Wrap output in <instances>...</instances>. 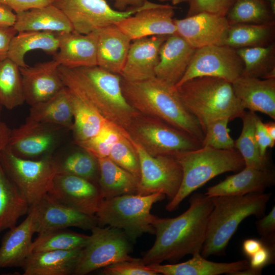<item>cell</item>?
Segmentation results:
<instances>
[{
    "label": "cell",
    "instance_id": "cell-47",
    "mask_svg": "<svg viewBox=\"0 0 275 275\" xmlns=\"http://www.w3.org/2000/svg\"><path fill=\"white\" fill-rule=\"evenodd\" d=\"M274 245L264 242L263 246L249 258L248 267L244 270L236 272L235 275L261 274L262 269L266 265L273 263Z\"/></svg>",
    "mask_w": 275,
    "mask_h": 275
},
{
    "label": "cell",
    "instance_id": "cell-44",
    "mask_svg": "<svg viewBox=\"0 0 275 275\" xmlns=\"http://www.w3.org/2000/svg\"><path fill=\"white\" fill-rule=\"evenodd\" d=\"M228 118H221L207 123L204 128L202 146L217 149L230 150L235 148L234 141L230 135Z\"/></svg>",
    "mask_w": 275,
    "mask_h": 275
},
{
    "label": "cell",
    "instance_id": "cell-48",
    "mask_svg": "<svg viewBox=\"0 0 275 275\" xmlns=\"http://www.w3.org/2000/svg\"><path fill=\"white\" fill-rule=\"evenodd\" d=\"M257 230L265 243L274 245L275 242V207L270 212L256 223Z\"/></svg>",
    "mask_w": 275,
    "mask_h": 275
},
{
    "label": "cell",
    "instance_id": "cell-18",
    "mask_svg": "<svg viewBox=\"0 0 275 275\" xmlns=\"http://www.w3.org/2000/svg\"><path fill=\"white\" fill-rule=\"evenodd\" d=\"M62 128L26 120L11 130L7 146L19 157L33 159L49 154L57 139V131Z\"/></svg>",
    "mask_w": 275,
    "mask_h": 275
},
{
    "label": "cell",
    "instance_id": "cell-29",
    "mask_svg": "<svg viewBox=\"0 0 275 275\" xmlns=\"http://www.w3.org/2000/svg\"><path fill=\"white\" fill-rule=\"evenodd\" d=\"M14 27L18 32L43 31L56 33L73 31L64 13L52 4L16 14Z\"/></svg>",
    "mask_w": 275,
    "mask_h": 275
},
{
    "label": "cell",
    "instance_id": "cell-53",
    "mask_svg": "<svg viewBox=\"0 0 275 275\" xmlns=\"http://www.w3.org/2000/svg\"><path fill=\"white\" fill-rule=\"evenodd\" d=\"M16 14L7 6L0 4V26H13Z\"/></svg>",
    "mask_w": 275,
    "mask_h": 275
},
{
    "label": "cell",
    "instance_id": "cell-1",
    "mask_svg": "<svg viewBox=\"0 0 275 275\" xmlns=\"http://www.w3.org/2000/svg\"><path fill=\"white\" fill-rule=\"evenodd\" d=\"M189 201L188 209L177 217L157 216L153 224L155 241L141 259L145 265L176 261L187 255L201 254L213 205L211 198L205 194L195 193Z\"/></svg>",
    "mask_w": 275,
    "mask_h": 275
},
{
    "label": "cell",
    "instance_id": "cell-54",
    "mask_svg": "<svg viewBox=\"0 0 275 275\" xmlns=\"http://www.w3.org/2000/svg\"><path fill=\"white\" fill-rule=\"evenodd\" d=\"M114 6L118 11H123L127 10L128 7L131 8L142 6L147 0H113Z\"/></svg>",
    "mask_w": 275,
    "mask_h": 275
},
{
    "label": "cell",
    "instance_id": "cell-56",
    "mask_svg": "<svg viewBox=\"0 0 275 275\" xmlns=\"http://www.w3.org/2000/svg\"><path fill=\"white\" fill-rule=\"evenodd\" d=\"M267 133L269 136L275 141V123L274 122H268L264 123Z\"/></svg>",
    "mask_w": 275,
    "mask_h": 275
},
{
    "label": "cell",
    "instance_id": "cell-40",
    "mask_svg": "<svg viewBox=\"0 0 275 275\" xmlns=\"http://www.w3.org/2000/svg\"><path fill=\"white\" fill-rule=\"evenodd\" d=\"M90 236L63 229L39 234L33 241L30 254L47 251H69L82 249Z\"/></svg>",
    "mask_w": 275,
    "mask_h": 275
},
{
    "label": "cell",
    "instance_id": "cell-41",
    "mask_svg": "<svg viewBox=\"0 0 275 275\" xmlns=\"http://www.w3.org/2000/svg\"><path fill=\"white\" fill-rule=\"evenodd\" d=\"M56 158L58 174L78 176L98 184L99 167L97 160L86 151L72 153L62 159Z\"/></svg>",
    "mask_w": 275,
    "mask_h": 275
},
{
    "label": "cell",
    "instance_id": "cell-39",
    "mask_svg": "<svg viewBox=\"0 0 275 275\" xmlns=\"http://www.w3.org/2000/svg\"><path fill=\"white\" fill-rule=\"evenodd\" d=\"M264 0H235L226 17L230 24H262L274 21Z\"/></svg>",
    "mask_w": 275,
    "mask_h": 275
},
{
    "label": "cell",
    "instance_id": "cell-17",
    "mask_svg": "<svg viewBox=\"0 0 275 275\" xmlns=\"http://www.w3.org/2000/svg\"><path fill=\"white\" fill-rule=\"evenodd\" d=\"M174 21L176 34L195 49L224 45L230 26L226 16L205 12Z\"/></svg>",
    "mask_w": 275,
    "mask_h": 275
},
{
    "label": "cell",
    "instance_id": "cell-7",
    "mask_svg": "<svg viewBox=\"0 0 275 275\" xmlns=\"http://www.w3.org/2000/svg\"><path fill=\"white\" fill-rule=\"evenodd\" d=\"M166 197L156 193L124 195L103 200L95 214L97 226L108 225L121 229L132 243L144 234H154L153 224L157 216L151 213V209Z\"/></svg>",
    "mask_w": 275,
    "mask_h": 275
},
{
    "label": "cell",
    "instance_id": "cell-30",
    "mask_svg": "<svg viewBox=\"0 0 275 275\" xmlns=\"http://www.w3.org/2000/svg\"><path fill=\"white\" fill-rule=\"evenodd\" d=\"M26 120L72 130L73 109L68 89L65 87L49 99L31 106Z\"/></svg>",
    "mask_w": 275,
    "mask_h": 275
},
{
    "label": "cell",
    "instance_id": "cell-24",
    "mask_svg": "<svg viewBox=\"0 0 275 275\" xmlns=\"http://www.w3.org/2000/svg\"><path fill=\"white\" fill-rule=\"evenodd\" d=\"M274 183V172L269 168L258 170L244 167L239 172L208 187L205 194L209 197H213L261 193Z\"/></svg>",
    "mask_w": 275,
    "mask_h": 275
},
{
    "label": "cell",
    "instance_id": "cell-49",
    "mask_svg": "<svg viewBox=\"0 0 275 275\" xmlns=\"http://www.w3.org/2000/svg\"><path fill=\"white\" fill-rule=\"evenodd\" d=\"M54 0H0V4L10 8L15 13L33 8H40L52 4Z\"/></svg>",
    "mask_w": 275,
    "mask_h": 275
},
{
    "label": "cell",
    "instance_id": "cell-27",
    "mask_svg": "<svg viewBox=\"0 0 275 275\" xmlns=\"http://www.w3.org/2000/svg\"><path fill=\"white\" fill-rule=\"evenodd\" d=\"M36 228L32 212L18 226L10 229L0 245V267L21 266L30 254L32 237Z\"/></svg>",
    "mask_w": 275,
    "mask_h": 275
},
{
    "label": "cell",
    "instance_id": "cell-14",
    "mask_svg": "<svg viewBox=\"0 0 275 275\" xmlns=\"http://www.w3.org/2000/svg\"><path fill=\"white\" fill-rule=\"evenodd\" d=\"M29 210L33 215L36 233L39 234L71 227L91 230L97 226L95 215L76 210L48 194L30 206Z\"/></svg>",
    "mask_w": 275,
    "mask_h": 275
},
{
    "label": "cell",
    "instance_id": "cell-28",
    "mask_svg": "<svg viewBox=\"0 0 275 275\" xmlns=\"http://www.w3.org/2000/svg\"><path fill=\"white\" fill-rule=\"evenodd\" d=\"M191 259L181 263L161 265H147L157 274L164 275H219L234 274L249 266V261L242 260L230 263H219L206 260L201 254L192 256Z\"/></svg>",
    "mask_w": 275,
    "mask_h": 275
},
{
    "label": "cell",
    "instance_id": "cell-10",
    "mask_svg": "<svg viewBox=\"0 0 275 275\" xmlns=\"http://www.w3.org/2000/svg\"><path fill=\"white\" fill-rule=\"evenodd\" d=\"M91 231L74 274L85 275L117 262L135 259L129 255L132 251V242L122 230L96 226Z\"/></svg>",
    "mask_w": 275,
    "mask_h": 275
},
{
    "label": "cell",
    "instance_id": "cell-19",
    "mask_svg": "<svg viewBox=\"0 0 275 275\" xmlns=\"http://www.w3.org/2000/svg\"><path fill=\"white\" fill-rule=\"evenodd\" d=\"M59 66L52 60L19 67L25 102L32 106L46 101L65 88Z\"/></svg>",
    "mask_w": 275,
    "mask_h": 275
},
{
    "label": "cell",
    "instance_id": "cell-38",
    "mask_svg": "<svg viewBox=\"0 0 275 275\" xmlns=\"http://www.w3.org/2000/svg\"><path fill=\"white\" fill-rule=\"evenodd\" d=\"M24 102L19 67L7 58L0 61V104L12 109Z\"/></svg>",
    "mask_w": 275,
    "mask_h": 275
},
{
    "label": "cell",
    "instance_id": "cell-4",
    "mask_svg": "<svg viewBox=\"0 0 275 275\" xmlns=\"http://www.w3.org/2000/svg\"><path fill=\"white\" fill-rule=\"evenodd\" d=\"M270 197V194L261 193L210 197L213 207L201 255L206 258L224 254L241 222L251 215L263 216Z\"/></svg>",
    "mask_w": 275,
    "mask_h": 275
},
{
    "label": "cell",
    "instance_id": "cell-45",
    "mask_svg": "<svg viewBox=\"0 0 275 275\" xmlns=\"http://www.w3.org/2000/svg\"><path fill=\"white\" fill-rule=\"evenodd\" d=\"M105 275H156L155 271L145 265L141 259L117 262L101 268Z\"/></svg>",
    "mask_w": 275,
    "mask_h": 275
},
{
    "label": "cell",
    "instance_id": "cell-6",
    "mask_svg": "<svg viewBox=\"0 0 275 275\" xmlns=\"http://www.w3.org/2000/svg\"><path fill=\"white\" fill-rule=\"evenodd\" d=\"M182 170V179L176 196L166 206L169 211L176 209L181 202L210 180L223 173L240 171L244 160L236 149H217L202 146L174 156Z\"/></svg>",
    "mask_w": 275,
    "mask_h": 275
},
{
    "label": "cell",
    "instance_id": "cell-57",
    "mask_svg": "<svg viewBox=\"0 0 275 275\" xmlns=\"http://www.w3.org/2000/svg\"><path fill=\"white\" fill-rule=\"evenodd\" d=\"M269 5L272 12L275 15V0H264Z\"/></svg>",
    "mask_w": 275,
    "mask_h": 275
},
{
    "label": "cell",
    "instance_id": "cell-5",
    "mask_svg": "<svg viewBox=\"0 0 275 275\" xmlns=\"http://www.w3.org/2000/svg\"><path fill=\"white\" fill-rule=\"evenodd\" d=\"M175 88L182 104L198 120L203 131L206 125L213 120L226 117L231 121L241 118L245 111L232 83L221 78L196 77Z\"/></svg>",
    "mask_w": 275,
    "mask_h": 275
},
{
    "label": "cell",
    "instance_id": "cell-20",
    "mask_svg": "<svg viewBox=\"0 0 275 275\" xmlns=\"http://www.w3.org/2000/svg\"><path fill=\"white\" fill-rule=\"evenodd\" d=\"M168 36H153L131 41L121 74L122 78L138 81L155 76L159 50Z\"/></svg>",
    "mask_w": 275,
    "mask_h": 275
},
{
    "label": "cell",
    "instance_id": "cell-51",
    "mask_svg": "<svg viewBox=\"0 0 275 275\" xmlns=\"http://www.w3.org/2000/svg\"><path fill=\"white\" fill-rule=\"evenodd\" d=\"M17 33L14 26H0V61L8 58L11 42Z\"/></svg>",
    "mask_w": 275,
    "mask_h": 275
},
{
    "label": "cell",
    "instance_id": "cell-55",
    "mask_svg": "<svg viewBox=\"0 0 275 275\" xmlns=\"http://www.w3.org/2000/svg\"><path fill=\"white\" fill-rule=\"evenodd\" d=\"M11 129L4 122L0 123V153L7 146Z\"/></svg>",
    "mask_w": 275,
    "mask_h": 275
},
{
    "label": "cell",
    "instance_id": "cell-59",
    "mask_svg": "<svg viewBox=\"0 0 275 275\" xmlns=\"http://www.w3.org/2000/svg\"><path fill=\"white\" fill-rule=\"evenodd\" d=\"M2 105L0 104V123L2 122L1 121V113H2Z\"/></svg>",
    "mask_w": 275,
    "mask_h": 275
},
{
    "label": "cell",
    "instance_id": "cell-23",
    "mask_svg": "<svg viewBox=\"0 0 275 275\" xmlns=\"http://www.w3.org/2000/svg\"><path fill=\"white\" fill-rule=\"evenodd\" d=\"M59 49L53 60L68 68L97 65V33H59Z\"/></svg>",
    "mask_w": 275,
    "mask_h": 275
},
{
    "label": "cell",
    "instance_id": "cell-9",
    "mask_svg": "<svg viewBox=\"0 0 275 275\" xmlns=\"http://www.w3.org/2000/svg\"><path fill=\"white\" fill-rule=\"evenodd\" d=\"M131 140L153 156H174L180 152L197 149L202 143L164 121L139 114L127 130Z\"/></svg>",
    "mask_w": 275,
    "mask_h": 275
},
{
    "label": "cell",
    "instance_id": "cell-34",
    "mask_svg": "<svg viewBox=\"0 0 275 275\" xmlns=\"http://www.w3.org/2000/svg\"><path fill=\"white\" fill-rule=\"evenodd\" d=\"M68 90L71 98L73 116L71 130L76 144L95 136L107 121L86 99L75 91Z\"/></svg>",
    "mask_w": 275,
    "mask_h": 275
},
{
    "label": "cell",
    "instance_id": "cell-50",
    "mask_svg": "<svg viewBox=\"0 0 275 275\" xmlns=\"http://www.w3.org/2000/svg\"><path fill=\"white\" fill-rule=\"evenodd\" d=\"M255 137L261 155L263 157L267 158V149L273 148L275 145V141L268 134L264 123L258 116L255 123Z\"/></svg>",
    "mask_w": 275,
    "mask_h": 275
},
{
    "label": "cell",
    "instance_id": "cell-8",
    "mask_svg": "<svg viewBox=\"0 0 275 275\" xmlns=\"http://www.w3.org/2000/svg\"><path fill=\"white\" fill-rule=\"evenodd\" d=\"M0 163L30 207L48 193L58 174L56 158L51 154L36 160L24 158L16 155L8 146L0 153Z\"/></svg>",
    "mask_w": 275,
    "mask_h": 275
},
{
    "label": "cell",
    "instance_id": "cell-35",
    "mask_svg": "<svg viewBox=\"0 0 275 275\" xmlns=\"http://www.w3.org/2000/svg\"><path fill=\"white\" fill-rule=\"evenodd\" d=\"M275 22L235 24L229 26L224 45L235 49L269 45L273 42Z\"/></svg>",
    "mask_w": 275,
    "mask_h": 275
},
{
    "label": "cell",
    "instance_id": "cell-2",
    "mask_svg": "<svg viewBox=\"0 0 275 275\" xmlns=\"http://www.w3.org/2000/svg\"><path fill=\"white\" fill-rule=\"evenodd\" d=\"M65 86L86 99L107 122L123 132L140 113L126 100L121 76L97 66L68 68L60 65Z\"/></svg>",
    "mask_w": 275,
    "mask_h": 275
},
{
    "label": "cell",
    "instance_id": "cell-32",
    "mask_svg": "<svg viewBox=\"0 0 275 275\" xmlns=\"http://www.w3.org/2000/svg\"><path fill=\"white\" fill-rule=\"evenodd\" d=\"M59 33L43 31H23L13 38L8 58L19 67L28 65L24 56L29 51L39 49L53 56L59 49Z\"/></svg>",
    "mask_w": 275,
    "mask_h": 275
},
{
    "label": "cell",
    "instance_id": "cell-58",
    "mask_svg": "<svg viewBox=\"0 0 275 275\" xmlns=\"http://www.w3.org/2000/svg\"><path fill=\"white\" fill-rule=\"evenodd\" d=\"M188 1L189 0H171V2H172L173 5H176L178 4H180L181 3L188 2Z\"/></svg>",
    "mask_w": 275,
    "mask_h": 275
},
{
    "label": "cell",
    "instance_id": "cell-3",
    "mask_svg": "<svg viewBox=\"0 0 275 275\" xmlns=\"http://www.w3.org/2000/svg\"><path fill=\"white\" fill-rule=\"evenodd\" d=\"M121 87L127 102L140 114L159 119L202 143L203 130L182 104L175 86L156 76L138 81L121 77Z\"/></svg>",
    "mask_w": 275,
    "mask_h": 275
},
{
    "label": "cell",
    "instance_id": "cell-60",
    "mask_svg": "<svg viewBox=\"0 0 275 275\" xmlns=\"http://www.w3.org/2000/svg\"><path fill=\"white\" fill-rule=\"evenodd\" d=\"M160 2H168V1H171V0H158Z\"/></svg>",
    "mask_w": 275,
    "mask_h": 275
},
{
    "label": "cell",
    "instance_id": "cell-15",
    "mask_svg": "<svg viewBox=\"0 0 275 275\" xmlns=\"http://www.w3.org/2000/svg\"><path fill=\"white\" fill-rule=\"evenodd\" d=\"M47 194L60 202L91 215H95L103 200L98 184L67 174H57Z\"/></svg>",
    "mask_w": 275,
    "mask_h": 275
},
{
    "label": "cell",
    "instance_id": "cell-12",
    "mask_svg": "<svg viewBox=\"0 0 275 275\" xmlns=\"http://www.w3.org/2000/svg\"><path fill=\"white\" fill-rule=\"evenodd\" d=\"M138 155L141 177L136 194L148 195L160 193L170 200L177 193L182 179V170L173 156H153L130 139Z\"/></svg>",
    "mask_w": 275,
    "mask_h": 275
},
{
    "label": "cell",
    "instance_id": "cell-42",
    "mask_svg": "<svg viewBox=\"0 0 275 275\" xmlns=\"http://www.w3.org/2000/svg\"><path fill=\"white\" fill-rule=\"evenodd\" d=\"M123 135L129 138L127 133L107 122L95 136L76 144L96 159L107 157L113 145Z\"/></svg>",
    "mask_w": 275,
    "mask_h": 275
},
{
    "label": "cell",
    "instance_id": "cell-33",
    "mask_svg": "<svg viewBox=\"0 0 275 275\" xmlns=\"http://www.w3.org/2000/svg\"><path fill=\"white\" fill-rule=\"evenodd\" d=\"M29 210L26 200L0 163V233L16 226L18 219L28 214Z\"/></svg>",
    "mask_w": 275,
    "mask_h": 275
},
{
    "label": "cell",
    "instance_id": "cell-52",
    "mask_svg": "<svg viewBox=\"0 0 275 275\" xmlns=\"http://www.w3.org/2000/svg\"><path fill=\"white\" fill-rule=\"evenodd\" d=\"M264 242L261 239L248 238L245 239L242 245L243 254L250 258L255 253L259 251L264 245Z\"/></svg>",
    "mask_w": 275,
    "mask_h": 275
},
{
    "label": "cell",
    "instance_id": "cell-25",
    "mask_svg": "<svg viewBox=\"0 0 275 275\" xmlns=\"http://www.w3.org/2000/svg\"><path fill=\"white\" fill-rule=\"evenodd\" d=\"M96 32L97 65L121 75L132 41L115 24Z\"/></svg>",
    "mask_w": 275,
    "mask_h": 275
},
{
    "label": "cell",
    "instance_id": "cell-16",
    "mask_svg": "<svg viewBox=\"0 0 275 275\" xmlns=\"http://www.w3.org/2000/svg\"><path fill=\"white\" fill-rule=\"evenodd\" d=\"M175 7L154 3L115 23L131 41L153 36L176 33Z\"/></svg>",
    "mask_w": 275,
    "mask_h": 275
},
{
    "label": "cell",
    "instance_id": "cell-46",
    "mask_svg": "<svg viewBox=\"0 0 275 275\" xmlns=\"http://www.w3.org/2000/svg\"><path fill=\"white\" fill-rule=\"evenodd\" d=\"M235 0H189L186 16L201 12L226 16Z\"/></svg>",
    "mask_w": 275,
    "mask_h": 275
},
{
    "label": "cell",
    "instance_id": "cell-37",
    "mask_svg": "<svg viewBox=\"0 0 275 275\" xmlns=\"http://www.w3.org/2000/svg\"><path fill=\"white\" fill-rule=\"evenodd\" d=\"M257 116L254 112L244 111L241 117L242 128L234 141L236 149L242 156L245 167L262 170L268 168L267 158L260 153L255 137V123Z\"/></svg>",
    "mask_w": 275,
    "mask_h": 275
},
{
    "label": "cell",
    "instance_id": "cell-26",
    "mask_svg": "<svg viewBox=\"0 0 275 275\" xmlns=\"http://www.w3.org/2000/svg\"><path fill=\"white\" fill-rule=\"evenodd\" d=\"M82 249L31 253L21 266L24 275L74 274Z\"/></svg>",
    "mask_w": 275,
    "mask_h": 275
},
{
    "label": "cell",
    "instance_id": "cell-43",
    "mask_svg": "<svg viewBox=\"0 0 275 275\" xmlns=\"http://www.w3.org/2000/svg\"><path fill=\"white\" fill-rule=\"evenodd\" d=\"M108 157L117 165L140 179L141 169L130 138L122 136L113 146Z\"/></svg>",
    "mask_w": 275,
    "mask_h": 275
},
{
    "label": "cell",
    "instance_id": "cell-21",
    "mask_svg": "<svg viewBox=\"0 0 275 275\" xmlns=\"http://www.w3.org/2000/svg\"><path fill=\"white\" fill-rule=\"evenodd\" d=\"M195 50L178 34L168 36L160 48L155 76L175 86L185 73Z\"/></svg>",
    "mask_w": 275,
    "mask_h": 275
},
{
    "label": "cell",
    "instance_id": "cell-11",
    "mask_svg": "<svg viewBox=\"0 0 275 275\" xmlns=\"http://www.w3.org/2000/svg\"><path fill=\"white\" fill-rule=\"evenodd\" d=\"M153 4L147 0L140 7L120 11L113 9L105 0H54L52 3L68 18L73 31L82 34L115 24Z\"/></svg>",
    "mask_w": 275,
    "mask_h": 275
},
{
    "label": "cell",
    "instance_id": "cell-13",
    "mask_svg": "<svg viewBox=\"0 0 275 275\" xmlns=\"http://www.w3.org/2000/svg\"><path fill=\"white\" fill-rule=\"evenodd\" d=\"M244 66L236 49L225 45L196 49L184 75L175 86L198 77L209 76L232 83L242 75Z\"/></svg>",
    "mask_w": 275,
    "mask_h": 275
},
{
    "label": "cell",
    "instance_id": "cell-36",
    "mask_svg": "<svg viewBox=\"0 0 275 275\" xmlns=\"http://www.w3.org/2000/svg\"><path fill=\"white\" fill-rule=\"evenodd\" d=\"M244 66L242 75L259 78H275V43L236 49Z\"/></svg>",
    "mask_w": 275,
    "mask_h": 275
},
{
    "label": "cell",
    "instance_id": "cell-22",
    "mask_svg": "<svg viewBox=\"0 0 275 275\" xmlns=\"http://www.w3.org/2000/svg\"><path fill=\"white\" fill-rule=\"evenodd\" d=\"M232 85L244 109L260 112L275 120V78L262 79L241 75Z\"/></svg>",
    "mask_w": 275,
    "mask_h": 275
},
{
    "label": "cell",
    "instance_id": "cell-31",
    "mask_svg": "<svg viewBox=\"0 0 275 275\" xmlns=\"http://www.w3.org/2000/svg\"><path fill=\"white\" fill-rule=\"evenodd\" d=\"M97 160L99 167L98 185L103 200L136 194L139 178L117 165L108 157Z\"/></svg>",
    "mask_w": 275,
    "mask_h": 275
}]
</instances>
